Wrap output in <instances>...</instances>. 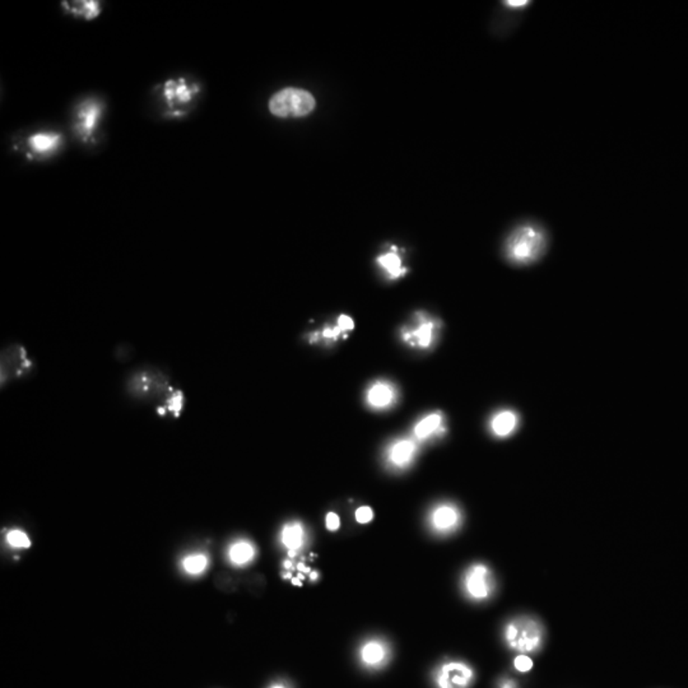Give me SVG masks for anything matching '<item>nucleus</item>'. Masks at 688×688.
<instances>
[{
    "instance_id": "nucleus-1",
    "label": "nucleus",
    "mask_w": 688,
    "mask_h": 688,
    "mask_svg": "<svg viewBox=\"0 0 688 688\" xmlns=\"http://www.w3.org/2000/svg\"><path fill=\"white\" fill-rule=\"evenodd\" d=\"M504 638L507 646L515 652H536L543 644V626L533 617H516L505 626Z\"/></svg>"
},
{
    "instance_id": "nucleus-2",
    "label": "nucleus",
    "mask_w": 688,
    "mask_h": 688,
    "mask_svg": "<svg viewBox=\"0 0 688 688\" xmlns=\"http://www.w3.org/2000/svg\"><path fill=\"white\" fill-rule=\"evenodd\" d=\"M315 98L301 88H284L269 101V110L278 117H302L315 109Z\"/></svg>"
},
{
    "instance_id": "nucleus-3",
    "label": "nucleus",
    "mask_w": 688,
    "mask_h": 688,
    "mask_svg": "<svg viewBox=\"0 0 688 688\" xmlns=\"http://www.w3.org/2000/svg\"><path fill=\"white\" fill-rule=\"evenodd\" d=\"M543 247V233L532 226H525L508 239L507 256L516 263H529L539 256Z\"/></svg>"
},
{
    "instance_id": "nucleus-4",
    "label": "nucleus",
    "mask_w": 688,
    "mask_h": 688,
    "mask_svg": "<svg viewBox=\"0 0 688 688\" xmlns=\"http://www.w3.org/2000/svg\"><path fill=\"white\" fill-rule=\"evenodd\" d=\"M129 391L142 398H162L163 403L175 390L168 385V380L165 375L160 372L145 371L138 372L131 377L129 380Z\"/></svg>"
},
{
    "instance_id": "nucleus-5",
    "label": "nucleus",
    "mask_w": 688,
    "mask_h": 688,
    "mask_svg": "<svg viewBox=\"0 0 688 688\" xmlns=\"http://www.w3.org/2000/svg\"><path fill=\"white\" fill-rule=\"evenodd\" d=\"M464 592L471 601H485L495 592V579L491 570L483 564L471 565L463 578Z\"/></svg>"
},
{
    "instance_id": "nucleus-6",
    "label": "nucleus",
    "mask_w": 688,
    "mask_h": 688,
    "mask_svg": "<svg viewBox=\"0 0 688 688\" xmlns=\"http://www.w3.org/2000/svg\"><path fill=\"white\" fill-rule=\"evenodd\" d=\"M474 680V671L463 661L444 663L435 674L437 688H468Z\"/></svg>"
},
{
    "instance_id": "nucleus-7",
    "label": "nucleus",
    "mask_w": 688,
    "mask_h": 688,
    "mask_svg": "<svg viewBox=\"0 0 688 688\" xmlns=\"http://www.w3.org/2000/svg\"><path fill=\"white\" fill-rule=\"evenodd\" d=\"M32 369L24 348L21 346H10L1 355V384L24 376Z\"/></svg>"
},
{
    "instance_id": "nucleus-8",
    "label": "nucleus",
    "mask_w": 688,
    "mask_h": 688,
    "mask_svg": "<svg viewBox=\"0 0 688 688\" xmlns=\"http://www.w3.org/2000/svg\"><path fill=\"white\" fill-rule=\"evenodd\" d=\"M462 513L453 504H440L432 508L428 516V522L431 529L437 534H450L455 532L462 524Z\"/></svg>"
},
{
    "instance_id": "nucleus-9",
    "label": "nucleus",
    "mask_w": 688,
    "mask_h": 688,
    "mask_svg": "<svg viewBox=\"0 0 688 688\" xmlns=\"http://www.w3.org/2000/svg\"><path fill=\"white\" fill-rule=\"evenodd\" d=\"M358 655H360V660H361L363 666L371 668V669H377V668H381L384 664H386V661L389 660L390 649H389V645L383 640L372 638V640L366 641L360 647Z\"/></svg>"
},
{
    "instance_id": "nucleus-10",
    "label": "nucleus",
    "mask_w": 688,
    "mask_h": 688,
    "mask_svg": "<svg viewBox=\"0 0 688 688\" xmlns=\"http://www.w3.org/2000/svg\"><path fill=\"white\" fill-rule=\"evenodd\" d=\"M416 451H417V445L412 440L409 439L398 440L388 450V460L390 462L391 465L397 468H404L412 463Z\"/></svg>"
},
{
    "instance_id": "nucleus-11",
    "label": "nucleus",
    "mask_w": 688,
    "mask_h": 688,
    "mask_svg": "<svg viewBox=\"0 0 688 688\" xmlns=\"http://www.w3.org/2000/svg\"><path fill=\"white\" fill-rule=\"evenodd\" d=\"M306 541V530L301 522H293L286 524L281 533V542L283 546L290 550L291 555H295L296 552L304 547Z\"/></svg>"
},
{
    "instance_id": "nucleus-12",
    "label": "nucleus",
    "mask_w": 688,
    "mask_h": 688,
    "mask_svg": "<svg viewBox=\"0 0 688 688\" xmlns=\"http://www.w3.org/2000/svg\"><path fill=\"white\" fill-rule=\"evenodd\" d=\"M395 400V390L388 383H376L367 391V402L371 407L381 409L391 406Z\"/></svg>"
},
{
    "instance_id": "nucleus-13",
    "label": "nucleus",
    "mask_w": 688,
    "mask_h": 688,
    "mask_svg": "<svg viewBox=\"0 0 688 688\" xmlns=\"http://www.w3.org/2000/svg\"><path fill=\"white\" fill-rule=\"evenodd\" d=\"M442 428V416L440 413H432L427 417L422 420L416 425L414 427V436L418 440H426L431 436L436 435L440 432Z\"/></svg>"
},
{
    "instance_id": "nucleus-14",
    "label": "nucleus",
    "mask_w": 688,
    "mask_h": 688,
    "mask_svg": "<svg viewBox=\"0 0 688 688\" xmlns=\"http://www.w3.org/2000/svg\"><path fill=\"white\" fill-rule=\"evenodd\" d=\"M518 425V417L510 411L497 413L491 420L493 434L499 437H506L514 432Z\"/></svg>"
},
{
    "instance_id": "nucleus-15",
    "label": "nucleus",
    "mask_w": 688,
    "mask_h": 688,
    "mask_svg": "<svg viewBox=\"0 0 688 688\" xmlns=\"http://www.w3.org/2000/svg\"><path fill=\"white\" fill-rule=\"evenodd\" d=\"M435 321H430V320H423L420 323V326L413 330L411 333L406 334L404 338L407 341L412 339L413 342H416L417 346H420L422 348H427L431 346V343L434 341V330H435Z\"/></svg>"
},
{
    "instance_id": "nucleus-16",
    "label": "nucleus",
    "mask_w": 688,
    "mask_h": 688,
    "mask_svg": "<svg viewBox=\"0 0 688 688\" xmlns=\"http://www.w3.org/2000/svg\"><path fill=\"white\" fill-rule=\"evenodd\" d=\"M228 556L231 559L232 564L235 565H247L250 561H253L255 556V548L253 544L247 541H240L231 546Z\"/></svg>"
},
{
    "instance_id": "nucleus-17",
    "label": "nucleus",
    "mask_w": 688,
    "mask_h": 688,
    "mask_svg": "<svg viewBox=\"0 0 688 688\" xmlns=\"http://www.w3.org/2000/svg\"><path fill=\"white\" fill-rule=\"evenodd\" d=\"M60 137L57 134L40 133L29 138V145L34 151L38 153H46L55 149L59 145Z\"/></svg>"
},
{
    "instance_id": "nucleus-18",
    "label": "nucleus",
    "mask_w": 688,
    "mask_h": 688,
    "mask_svg": "<svg viewBox=\"0 0 688 688\" xmlns=\"http://www.w3.org/2000/svg\"><path fill=\"white\" fill-rule=\"evenodd\" d=\"M377 263L381 265V268L384 269L388 275H390V278H398L400 275L406 273V269L402 268V261H400L398 254L394 253V251L381 255L377 259Z\"/></svg>"
},
{
    "instance_id": "nucleus-19",
    "label": "nucleus",
    "mask_w": 688,
    "mask_h": 688,
    "mask_svg": "<svg viewBox=\"0 0 688 688\" xmlns=\"http://www.w3.org/2000/svg\"><path fill=\"white\" fill-rule=\"evenodd\" d=\"M167 100H179L180 102H188L191 98V91L185 85H176L174 82H168L165 88Z\"/></svg>"
},
{
    "instance_id": "nucleus-20",
    "label": "nucleus",
    "mask_w": 688,
    "mask_h": 688,
    "mask_svg": "<svg viewBox=\"0 0 688 688\" xmlns=\"http://www.w3.org/2000/svg\"><path fill=\"white\" fill-rule=\"evenodd\" d=\"M98 115H100V109L96 105H88L86 109L82 110V112H80V119L83 122L82 129L86 131L87 134L94 131Z\"/></svg>"
},
{
    "instance_id": "nucleus-21",
    "label": "nucleus",
    "mask_w": 688,
    "mask_h": 688,
    "mask_svg": "<svg viewBox=\"0 0 688 688\" xmlns=\"http://www.w3.org/2000/svg\"><path fill=\"white\" fill-rule=\"evenodd\" d=\"M182 565H184V569L186 573L196 575V573H203L205 567L208 565V559L204 555H193V556L185 558Z\"/></svg>"
},
{
    "instance_id": "nucleus-22",
    "label": "nucleus",
    "mask_w": 688,
    "mask_h": 688,
    "mask_svg": "<svg viewBox=\"0 0 688 688\" xmlns=\"http://www.w3.org/2000/svg\"><path fill=\"white\" fill-rule=\"evenodd\" d=\"M8 543L10 544L12 547L15 548H27L29 547V536L26 533H23L21 530H12L9 532L7 536Z\"/></svg>"
},
{
    "instance_id": "nucleus-23",
    "label": "nucleus",
    "mask_w": 688,
    "mask_h": 688,
    "mask_svg": "<svg viewBox=\"0 0 688 688\" xmlns=\"http://www.w3.org/2000/svg\"><path fill=\"white\" fill-rule=\"evenodd\" d=\"M80 4V8H82L80 13L85 15L87 20H92L100 13L98 3H96V1H82Z\"/></svg>"
},
{
    "instance_id": "nucleus-24",
    "label": "nucleus",
    "mask_w": 688,
    "mask_h": 688,
    "mask_svg": "<svg viewBox=\"0 0 688 688\" xmlns=\"http://www.w3.org/2000/svg\"><path fill=\"white\" fill-rule=\"evenodd\" d=\"M355 518L356 522H360V524H367V522H371L374 519V511L369 506L358 507L356 510Z\"/></svg>"
},
{
    "instance_id": "nucleus-25",
    "label": "nucleus",
    "mask_w": 688,
    "mask_h": 688,
    "mask_svg": "<svg viewBox=\"0 0 688 688\" xmlns=\"http://www.w3.org/2000/svg\"><path fill=\"white\" fill-rule=\"evenodd\" d=\"M514 666L516 671H519L522 673H525V672H529L532 669L533 661L529 658L528 655L522 654V655H519V657L515 658Z\"/></svg>"
},
{
    "instance_id": "nucleus-26",
    "label": "nucleus",
    "mask_w": 688,
    "mask_h": 688,
    "mask_svg": "<svg viewBox=\"0 0 688 688\" xmlns=\"http://www.w3.org/2000/svg\"><path fill=\"white\" fill-rule=\"evenodd\" d=\"M325 524L328 530H330V532H335V530H338L339 527H341L339 516L335 514V513H329V514L326 515Z\"/></svg>"
},
{
    "instance_id": "nucleus-27",
    "label": "nucleus",
    "mask_w": 688,
    "mask_h": 688,
    "mask_svg": "<svg viewBox=\"0 0 688 688\" xmlns=\"http://www.w3.org/2000/svg\"><path fill=\"white\" fill-rule=\"evenodd\" d=\"M338 326L341 328L343 332H346V330H351V329H353V328H355V324H353V320L351 319V318H348L347 315H342L339 320H338Z\"/></svg>"
},
{
    "instance_id": "nucleus-28",
    "label": "nucleus",
    "mask_w": 688,
    "mask_h": 688,
    "mask_svg": "<svg viewBox=\"0 0 688 688\" xmlns=\"http://www.w3.org/2000/svg\"><path fill=\"white\" fill-rule=\"evenodd\" d=\"M505 4H506L507 7L520 8L528 6V4H530V1H528V0H507V1H505Z\"/></svg>"
},
{
    "instance_id": "nucleus-29",
    "label": "nucleus",
    "mask_w": 688,
    "mask_h": 688,
    "mask_svg": "<svg viewBox=\"0 0 688 688\" xmlns=\"http://www.w3.org/2000/svg\"><path fill=\"white\" fill-rule=\"evenodd\" d=\"M500 688H518V685L516 682L513 681V680H504V681L500 682Z\"/></svg>"
},
{
    "instance_id": "nucleus-30",
    "label": "nucleus",
    "mask_w": 688,
    "mask_h": 688,
    "mask_svg": "<svg viewBox=\"0 0 688 688\" xmlns=\"http://www.w3.org/2000/svg\"><path fill=\"white\" fill-rule=\"evenodd\" d=\"M270 688H286V687H284V686H281V685H275V686H273V687H270Z\"/></svg>"
}]
</instances>
